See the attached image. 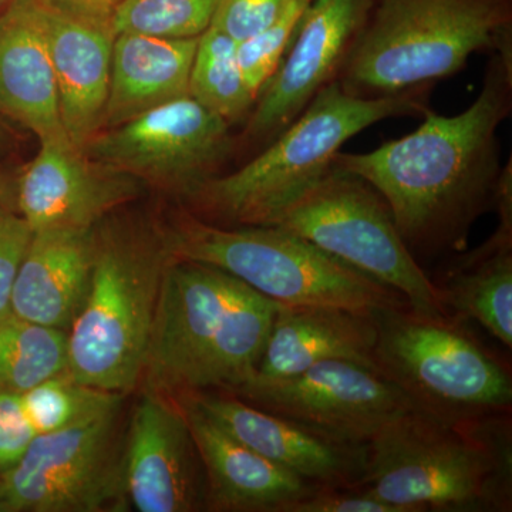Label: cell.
Returning <instances> with one entry per match:
<instances>
[{"mask_svg":"<svg viewBox=\"0 0 512 512\" xmlns=\"http://www.w3.org/2000/svg\"><path fill=\"white\" fill-rule=\"evenodd\" d=\"M170 258L161 237L96 229L89 291L67 333V373L104 392L136 386Z\"/></svg>","mask_w":512,"mask_h":512,"instance_id":"obj_7","label":"cell"},{"mask_svg":"<svg viewBox=\"0 0 512 512\" xmlns=\"http://www.w3.org/2000/svg\"><path fill=\"white\" fill-rule=\"evenodd\" d=\"M376 320V369L406 394L414 409L446 421L511 413L510 366L467 322L412 306L387 309Z\"/></svg>","mask_w":512,"mask_h":512,"instance_id":"obj_8","label":"cell"},{"mask_svg":"<svg viewBox=\"0 0 512 512\" xmlns=\"http://www.w3.org/2000/svg\"><path fill=\"white\" fill-rule=\"evenodd\" d=\"M0 512H10L8 501H6L5 494H3L2 484H0Z\"/></svg>","mask_w":512,"mask_h":512,"instance_id":"obj_35","label":"cell"},{"mask_svg":"<svg viewBox=\"0 0 512 512\" xmlns=\"http://www.w3.org/2000/svg\"><path fill=\"white\" fill-rule=\"evenodd\" d=\"M121 396L86 386L66 372L22 393V402L36 433L45 434L119 407Z\"/></svg>","mask_w":512,"mask_h":512,"instance_id":"obj_26","label":"cell"},{"mask_svg":"<svg viewBox=\"0 0 512 512\" xmlns=\"http://www.w3.org/2000/svg\"><path fill=\"white\" fill-rule=\"evenodd\" d=\"M190 97L231 126L247 121L256 97L238 62V43L208 28L198 37L190 74Z\"/></svg>","mask_w":512,"mask_h":512,"instance_id":"obj_25","label":"cell"},{"mask_svg":"<svg viewBox=\"0 0 512 512\" xmlns=\"http://www.w3.org/2000/svg\"><path fill=\"white\" fill-rule=\"evenodd\" d=\"M215 511L284 512L318 485L272 463L235 439L190 396H180Z\"/></svg>","mask_w":512,"mask_h":512,"instance_id":"obj_18","label":"cell"},{"mask_svg":"<svg viewBox=\"0 0 512 512\" xmlns=\"http://www.w3.org/2000/svg\"><path fill=\"white\" fill-rule=\"evenodd\" d=\"M66 330L19 318L0 316V387L25 393L67 372Z\"/></svg>","mask_w":512,"mask_h":512,"instance_id":"obj_24","label":"cell"},{"mask_svg":"<svg viewBox=\"0 0 512 512\" xmlns=\"http://www.w3.org/2000/svg\"><path fill=\"white\" fill-rule=\"evenodd\" d=\"M512 110V57L493 53L481 92L456 116L429 110L413 133L367 153L336 154L386 200L417 255L463 252L478 218L494 208L500 180L497 131Z\"/></svg>","mask_w":512,"mask_h":512,"instance_id":"obj_1","label":"cell"},{"mask_svg":"<svg viewBox=\"0 0 512 512\" xmlns=\"http://www.w3.org/2000/svg\"><path fill=\"white\" fill-rule=\"evenodd\" d=\"M8 198V184H6L5 178L0 174V210H3L2 205Z\"/></svg>","mask_w":512,"mask_h":512,"instance_id":"obj_34","label":"cell"},{"mask_svg":"<svg viewBox=\"0 0 512 512\" xmlns=\"http://www.w3.org/2000/svg\"><path fill=\"white\" fill-rule=\"evenodd\" d=\"M281 306L217 266L170 259L144 363L148 389L185 396L244 386Z\"/></svg>","mask_w":512,"mask_h":512,"instance_id":"obj_2","label":"cell"},{"mask_svg":"<svg viewBox=\"0 0 512 512\" xmlns=\"http://www.w3.org/2000/svg\"><path fill=\"white\" fill-rule=\"evenodd\" d=\"M481 247L458 258L437 286L447 313L476 320L494 339L512 348V214Z\"/></svg>","mask_w":512,"mask_h":512,"instance_id":"obj_23","label":"cell"},{"mask_svg":"<svg viewBox=\"0 0 512 512\" xmlns=\"http://www.w3.org/2000/svg\"><path fill=\"white\" fill-rule=\"evenodd\" d=\"M289 0H221L212 28L235 42H244L268 29L279 18Z\"/></svg>","mask_w":512,"mask_h":512,"instance_id":"obj_29","label":"cell"},{"mask_svg":"<svg viewBox=\"0 0 512 512\" xmlns=\"http://www.w3.org/2000/svg\"><path fill=\"white\" fill-rule=\"evenodd\" d=\"M483 50L512 57V0H373L336 80L352 96H392Z\"/></svg>","mask_w":512,"mask_h":512,"instance_id":"obj_5","label":"cell"},{"mask_svg":"<svg viewBox=\"0 0 512 512\" xmlns=\"http://www.w3.org/2000/svg\"><path fill=\"white\" fill-rule=\"evenodd\" d=\"M221 392L185 396H190L235 439L309 483L350 487L362 480L367 446L329 439L295 421L252 406L232 393Z\"/></svg>","mask_w":512,"mask_h":512,"instance_id":"obj_16","label":"cell"},{"mask_svg":"<svg viewBox=\"0 0 512 512\" xmlns=\"http://www.w3.org/2000/svg\"><path fill=\"white\" fill-rule=\"evenodd\" d=\"M36 436L22 394L0 387V474L18 463Z\"/></svg>","mask_w":512,"mask_h":512,"instance_id":"obj_31","label":"cell"},{"mask_svg":"<svg viewBox=\"0 0 512 512\" xmlns=\"http://www.w3.org/2000/svg\"><path fill=\"white\" fill-rule=\"evenodd\" d=\"M119 407L52 433L37 434L0 474L10 512H94L124 495L114 433Z\"/></svg>","mask_w":512,"mask_h":512,"instance_id":"obj_12","label":"cell"},{"mask_svg":"<svg viewBox=\"0 0 512 512\" xmlns=\"http://www.w3.org/2000/svg\"><path fill=\"white\" fill-rule=\"evenodd\" d=\"M231 124L187 96L101 130L90 160L190 200L237 150Z\"/></svg>","mask_w":512,"mask_h":512,"instance_id":"obj_10","label":"cell"},{"mask_svg":"<svg viewBox=\"0 0 512 512\" xmlns=\"http://www.w3.org/2000/svg\"><path fill=\"white\" fill-rule=\"evenodd\" d=\"M372 2L313 0L281 63L256 97L237 146L259 153L301 116L320 90L338 79Z\"/></svg>","mask_w":512,"mask_h":512,"instance_id":"obj_13","label":"cell"},{"mask_svg":"<svg viewBox=\"0 0 512 512\" xmlns=\"http://www.w3.org/2000/svg\"><path fill=\"white\" fill-rule=\"evenodd\" d=\"M312 2L313 0H289L284 12L268 29L238 43L239 66L255 97H258L266 82L275 73Z\"/></svg>","mask_w":512,"mask_h":512,"instance_id":"obj_28","label":"cell"},{"mask_svg":"<svg viewBox=\"0 0 512 512\" xmlns=\"http://www.w3.org/2000/svg\"><path fill=\"white\" fill-rule=\"evenodd\" d=\"M96 227L33 232L10 296L19 318L66 330L92 279Z\"/></svg>","mask_w":512,"mask_h":512,"instance_id":"obj_19","label":"cell"},{"mask_svg":"<svg viewBox=\"0 0 512 512\" xmlns=\"http://www.w3.org/2000/svg\"><path fill=\"white\" fill-rule=\"evenodd\" d=\"M161 241L171 261L217 266L282 306L370 315L410 306L399 292L279 227H220L183 212Z\"/></svg>","mask_w":512,"mask_h":512,"instance_id":"obj_6","label":"cell"},{"mask_svg":"<svg viewBox=\"0 0 512 512\" xmlns=\"http://www.w3.org/2000/svg\"><path fill=\"white\" fill-rule=\"evenodd\" d=\"M433 84L392 96H352L338 80L234 173L218 175L188 200L191 214L220 227H272L318 183L342 147L387 119L424 116Z\"/></svg>","mask_w":512,"mask_h":512,"instance_id":"obj_4","label":"cell"},{"mask_svg":"<svg viewBox=\"0 0 512 512\" xmlns=\"http://www.w3.org/2000/svg\"><path fill=\"white\" fill-rule=\"evenodd\" d=\"M376 340V315L325 306H281L251 380L284 379L330 359L376 369Z\"/></svg>","mask_w":512,"mask_h":512,"instance_id":"obj_21","label":"cell"},{"mask_svg":"<svg viewBox=\"0 0 512 512\" xmlns=\"http://www.w3.org/2000/svg\"><path fill=\"white\" fill-rule=\"evenodd\" d=\"M229 393L355 446H367L389 421L413 409L406 394L375 367L345 359L323 360L284 379L251 380Z\"/></svg>","mask_w":512,"mask_h":512,"instance_id":"obj_11","label":"cell"},{"mask_svg":"<svg viewBox=\"0 0 512 512\" xmlns=\"http://www.w3.org/2000/svg\"><path fill=\"white\" fill-rule=\"evenodd\" d=\"M284 512H402L384 503L360 485H318L305 497L293 501Z\"/></svg>","mask_w":512,"mask_h":512,"instance_id":"obj_30","label":"cell"},{"mask_svg":"<svg viewBox=\"0 0 512 512\" xmlns=\"http://www.w3.org/2000/svg\"><path fill=\"white\" fill-rule=\"evenodd\" d=\"M272 227L312 242L389 286L414 311L447 313L439 289L400 237L386 200L362 177L335 163Z\"/></svg>","mask_w":512,"mask_h":512,"instance_id":"obj_9","label":"cell"},{"mask_svg":"<svg viewBox=\"0 0 512 512\" xmlns=\"http://www.w3.org/2000/svg\"><path fill=\"white\" fill-rule=\"evenodd\" d=\"M33 231L22 215L0 210V316L10 311V296Z\"/></svg>","mask_w":512,"mask_h":512,"instance_id":"obj_32","label":"cell"},{"mask_svg":"<svg viewBox=\"0 0 512 512\" xmlns=\"http://www.w3.org/2000/svg\"><path fill=\"white\" fill-rule=\"evenodd\" d=\"M45 2L82 18L110 22L114 10L123 0H45Z\"/></svg>","mask_w":512,"mask_h":512,"instance_id":"obj_33","label":"cell"},{"mask_svg":"<svg viewBox=\"0 0 512 512\" xmlns=\"http://www.w3.org/2000/svg\"><path fill=\"white\" fill-rule=\"evenodd\" d=\"M2 2H3V0H0V3H2Z\"/></svg>","mask_w":512,"mask_h":512,"instance_id":"obj_36","label":"cell"},{"mask_svg":"<svg viewBox=\"0 0 512 512\" xmlns=\"http://www.w3.org/2000/svg\"><path fill=\"white\" fill-rule=\"evenodd\" d=\"M202 464L181 403L148 389L138 400L121 457L124 495L140 512L207 507Z\"/></svg>","mask_w":512,"mask_h":512,"instance_id":"obj_14","label":"cell"},{"mask_svg":"<svg viewBox=\"0 0 512 512\" xmlns=\"http://www.w3.org/2000/svg\"><path fill=\"white\" fill-rule=\"evenodd\" d=\"M357 485L402 512L511 511V413L446 421L413 407L367 443Z\"/></svg>","mask_w":512,"mask_h":512,"instance_id":"obj_3","label":"cell"},{"mask_svg":"<svg viewBox=\"0 0 512 512\" xmlns=\"http://www.w3.org/2000/svg\"><path fill=\"white\" fill-rule=\"evenodd\" d=\"M221 0H123L111 16L116 35L136 33L197 39L210 28Z\"/></svg>","mask_w":512,"mask_h":512,"instance_id":"obj_27","label":"cell"},{"mask_svg":"<svg viewBox=\"0 0 512 512\" xmlns=\"http://www.w3.org/2000/svg\"><path fill=\"white\" fill-rule=\"evenodd\" d=\"M197 43L198 37L116 35L101 130L120 126L146 111L190 96V74Z\"/></svg>","mask_w":512,"mask_h":512,"instance_id":"obj_22","label":"cell"},{"mask_svg":"<svg viewBox=\"0 0 512 512\" xmlns=\"http://www.w3.org/2000/svg\"><path fill=\"white\" fill-rule=\"evenodd\" d=\"M35 5L55 72L64 133L83 150L103 123L116 33L110 22L73 15L45 0Z\"/></svg>","mask_w":512,"mask_h":512,"instance_id":"obj_17","label":"cell"},{"mask_svg":"<svg viewBox=\"0 0 512 512\" xmlns=\"http://www.w3.org/2000/svg\"><path fill=\"white\" fill-rule=\"evenodd\" d=\"M136 185L70 141H40L39 153L20 177L18 205L33 232L90 229L130 201Z\"/></svg>","mask_w":512,"mask_h":512,"instance_id":"obj_15","label":"cell"},{"mask_svg":"<svg viewBox=\"0 0 512 512\" xmlns=\"http://www.w3.org/2000/svg\"><path fill=\"white\" fill-rule=\"evenodd\" d=\"M0 113L39 141H70L35 0H15L0 16Z\"/></svg>","mask_w":512,"mask_h":512,"instance_id":"obj_20","label":"cell"}]
</instances>
